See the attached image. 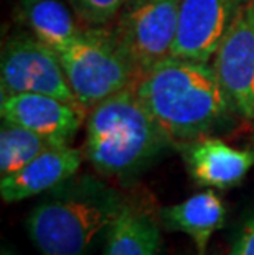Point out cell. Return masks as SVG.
<instances>
[{"instance_id":"obj_3","label":"cell","mask_w":254,"mask_h":255,"mask_svg":"<svg viewBox=\"0 0 254 255\" xmlns=\"http://www.w3.org/2000/svg\"><path fill=\"white\" fill-rule=\"evenodd\" d=\"M124 203L114 186L94 175H74L35 204L26 231L41 255H89Z\"/></svg>"},{"instance_id":"obj_9","label":"cell","mask_w":254,"mask_h":255,"mask_svg":"<svg viewBox=\"0 0 254 255\" xmlns=\"http://www.w3.org/2000/svg\"><path fill=\"white\" fill-rule=\"evenodd\" d=\"M2 121L43 135L56 145H69L88 117L78 101L46 94H12L0 101Z\"/></svg>"},{"instance_id":"obj_1","label":"cell","mask_w":254,"mask_h":255,"mask_svg":"<svg viewBox=\"0 0 254 255\" xmlns=\"http://www.w3.org/2000/svg\"><path fill=\"white\" fill-rule=\"evenodd\" d=\"M134 86L145 109L177 143L207 137L235 114L210 63L167 56Z\"/></svg>"},{"instance_id":"obj_6","label":"cell","mask_w":254,"mask_h":255,"mask_svg":"<svg viewBox=\"0 0 254 255\" xmlns=\"http://www.w3.org/2000/svg\"><path fill=\"white\" fill-rule=\"evenodd\" d=\"M0 86L2 96L46 94L76 101L58 53L33 35L12 36L3 43Z\"/></svg>"},{"instance_id":"obj_17","label":"cell","mask_w":254,"mask_h":255,"mask_svg":"<svg viewBox=\"0 0 254 255\" xmlns=\"http://www.w3.org/2000/svg\"><path fill=\"white\" fill-rule=\"evenodd\" d=\"M228 255H254V211L241 224Z\"/></svg>"},{"instance_id":"obj_18","label":"cell","mask_w":254,"mask_h":255,"mask_svg":"<svg viewBox=\"0 0 254 255\" xmlns=\"http://www.w3.org/2000/svg\"><path fill=\"white\" fill-rule=\"evenodd\" d=\"M0 255H17L10 247H2V254Z\"/></svg>"},{"instance_id":"obj_16","label":"cell","mask_w":254,"mask_h":255,"mask_svg":"<svg viewBox=\"0 0 254 255\" xmlns=\"http://www.w3.org/2000/svg\"><path fill=\"white\" fill-rule=\"evenodd\" d=\"M76 17L88 26H107L127 0H66Z\"/></svg>"},{"instance_id":"obj_13","label":"cell","mask_w":254,"mask_h":255,"mask_svg":"<svg viewBox=\"0 0 254 255\" xmlns=\"http://www.w3.org/2000/svg\"><path fill=\"white\" fill-rule=\"evenodd\" d=\"M159 213L139 201L126 199L106 232L102 255H162Z\"/></svg>"},{"instance_id":"obj_2","label":"cell","mask_w":254,"mask_h":255,"mask_svg":"<svg viewBox=\"0 0 254 255\" xmlns=\"http://www.w3.org/2000/svg\"><path fill=\"white\" fill-rule=\"evenodd\" d=\"M175 143L140 102L136 86L88 111L84 156L102 176L122 181L137 178Z\"/></svg>"},{"instance_id":"obj_8","label":"cell","mask_w":254,"mask_h":255,"mask_svg":"<svg viewBox=\"0 0 254 255\" xmlns=\"http://www.w3.org/2000/svg\"><path fill=\"white\" fill-rule=\"evenodd\" d=\"M248 0H182L170 56L210 63Z\"/></svg>"},{"instance_id":"obj_14","label":"cell","mask_w":254,"mask_h":255,"mask_svg":"<svg viewBox=\"0 0 254 255\" xmlns=\"http://www.w3.org/2000/svg\"><path fill=\"white\" fill-rule=\"evenodd\" d=\"M18 12L31 35L59 51L83 35L61 0H18Z\"/></svg>"},{"instance_id":"obj_10","label":"cell","mask_w":254,"mask_h":255,"mask_svg":"<svg viewBox=\"0 0 254 255\" xmlns=\"http://www.w3.org/2000/svg\"><path fill=\"white\" fill-rule=\"evenodd\" d=\"M192 180L200 186L230 189L254 166V150H241L220 138L200 137L178 143Z\"/></svg>"},{"instance_id":"obj_11","label":"cell","mask_w":254,"mask_h":255,"mask_svg":"<svg viewBox=\"0 0 254 255\" xmlns=\"http://www.w3.org/2000/svg\"><path fill=\"white\" fill-rule=\"evenodd\" d=\"M84 153L71 145H56L45 150L21 170L0 180V194L5 203L40 196L78 175Z\"/></svg>"},{"instance_id":"obj_12","label":"cell","mask_w":254,"mask_h":255,"mask_svg":"<svg viewBox=\"0 0 254 255\" xmlns=\"http://www.w3.org/2000/svg\"><path fill=\"white\" fill-rule=\"evenodd\" d=\"M157 213L162 229L183 232L192 237L197 255H207L210 239L223 227L226 219L223 199L213 189L193 194L178 204L160 208Z\"/></svg>"},{"instance_id":"obj_4","label":"cell","mask_w":254,"mask_h":255,"mask_svg":"<svg viewBox=\"0 0 254 255\" xmlns=\"http://www.w3.org/2000/svg\"><path fill=\"white\" fill-rule=\"evenodd\" d=\"M56 53L74 97L88 111L140 78L109 26H86L76 41Z\"/></svg>"},{"instance_id":"obj_5","label":"cell","mask_w":254,"mask_h":255,"mask_svg":"<svg viewBox=\"0 0 254 255\" xmlns=\"http://www.w3.org/2000/svg\"><path fill=\"white\" fill-rule=\"evenodd\" d=\"M182 0H127L109 26L140 74L170 56Z\"/></svg>"},{"instance_id":"obj_15","label":"cell","mask_w":254,"mask_h":255,"mask_svg":"<svg viewBox=\"0 0 254 255\" xmlns=\"http://www.w3.org/2000/svg\"><path fill=\"white\" fill-rule=\"evenodd\" d=\"M56 146L51 140L17 124L2 121L0 127V175L21 170L45 150Z\"/></svg>"},{"instance_id":"obj_7","label":"cell","mask_w":254,"mask_h":255,"mask_svg":"<svg viewBox=\"0 0 254 255\" xmlns=\"http://www.w3.org/2000/svg\"><path fill=\"white\" fill-rule=\"evenodd\" d=\"M235 114L254 121V0H248L213 56Z\"/></svg>"}]
</instances>
